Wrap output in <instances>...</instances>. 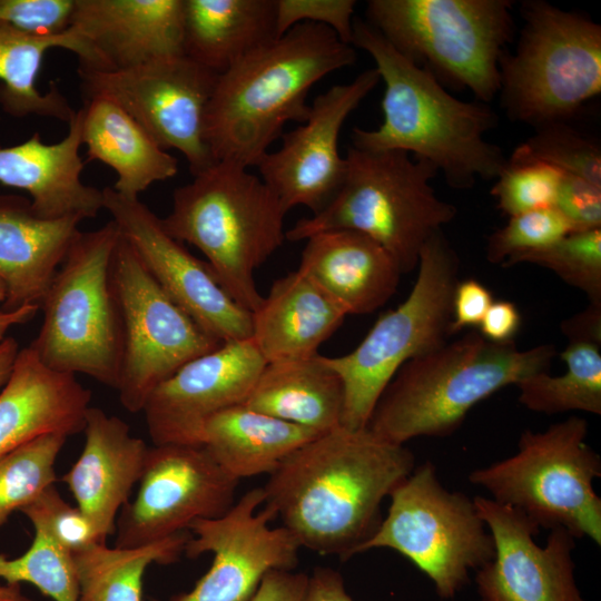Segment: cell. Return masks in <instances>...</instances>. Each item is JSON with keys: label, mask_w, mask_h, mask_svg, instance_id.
Instances as JSON below:
<instances>
[{"label": "cell", "mask_w": 601, "mask_h": 601, "mask_svg": "<svg viewBox=\"0 0 601 601\" xmlns=\"http://www.w3.org/2000/svg\"><path fill=\"white\" fill-rule=\"evenodd\" d=\"M415 467L413 453L367 427L322 433L268 475L264 505L300 548L346 561L381 523V505Z\"/></svg>", "instance_id": "6da1fadb"}, {"label": "cell", "mask_w": 601, "mask_h": 601, "mask_svg": "<svg viewBox=\"0 0 601 601\" xmlns=\"http://www.w3.org/2000/svg\"><path fill=\"white\" fill-rule=\"evenodd\" d=\"M351 45L372 57L385 86L382 124L375 129L354 127L353 147L412 152L431 162L457 189L471 188L476 178L494 179L501 174L508 158L485 139L497 125L489 104L463 101L449 93L361 18L353 20Z\"/></svg>", "instance_id": "7a4b0ae2"}, {"label": "cell", "mask_w": 601, "mask_h": 601, "mask_svg": "<svg viewBox=\"0 0 601 601\" xmlns=\"http://www.w3.org/2000/svg\"><path fill=\"white\" fill-rule=\"evenodd\" d=\"M356 61L355 48L323 24L299 23L218 75L205 138L216 161L257 166L289 121L304 122L309 89Z\"/></svg>", "instance_id": "3957f363"}, {"label": "cell", "mask_w": 601, "mask_h": 601, "mask_svg": "<svg viewBox=\"0 0 601 601\" xmlns=\"http://www.w3.org/2000/svg\"><path fill=\"white\" fill-rule=\"evenodd\" d=\"M555 347L526 351L514 341L494 343L480 333L414 357L394 375L371 415L367 428L398 445L421 436L453 434L469 411L508 385L549 372Z\"/></svg>", "instance_id": "277c9868"}, {"label": "cell", "mask_w": 601, "mask_h": 601, "mask_svg": "<svg viewBox=\"0 0 601 601\" xmlns=\"http://www.w3.org/2000/svg\"><path fill=\"white\" fill-rule=\"evenodd\" d=\"M287 211L248 168L218 160L173 193L164 229L199 249L219 285L253 313L262 303L254 274L284 243Z\"/></svg>", "instance_id": "5b68a950"}, {"label": "cell", "mask_w": 601, "mask_h": 601, "mask_svg": "<svg viewBox=\"0 0 601 601\" xmlns=\"http://www.w3.org/2000/svg\"><path fill=\"white\" fill-rule=\"evenodd\" d=\"M344 180L319 213L286 230L290 242L335 229L358 231L383 246L403 274L417 267L427 239L452 221L456 208L431 185L439 174L428 161L407 152L348 147Z\"/></svg>", "instance_id": "8992f818"}, {"label": "cell", "mask_w": 601, "mask_h": 601, "mask_svg": "<svg viewBox=\"0 0 601 601\" xmlns=\"http://www.w3.org/2000/svg\"><path fill=\"white\" fill-rule=\"evenodd\" d=\"M510 0H370L366 22L444 88L469 89L489 104L500 88V58L514 39Z\"/></svg>", "instance_id": "52a82bcc"}, {"label": "cell", "mask_w": 601, "mask_h": 601, "mask_svg": "<svg viewBox=\"0 0 601 601\" xmlns=\"http://www.w3.org/2000/svg\"><path fill=\"white\" fill-rule=\"evenodd\" d=\"M120 236L112 220L78 234L40 304L43 321L28 345L48 367L87 375L114 390L121 321L111 265Z\"/></svg>", "instance_id": "ba28073f"}, {"label": "cell", "mask_w": 601, "mask_h": 601, "mask_svg": "<svg viewBox=\"0 0 601 601\" xmlns=\"http://www.w3.org/2000/svg\"><path fill=\"white\" fill-rule=\"evenodd\" d=\"M520 11L515 51L499 63L502 107L535 128L566 122L601 92V26L544 0L523 1Z\"/></svg>", "instance_id": "9c48e42d"}, {"label": "cell", "mask_w": 601, "mask_h": 601, "mask_svg": "<svg viewBox=\"0 0 601 601\" xmlns=\"http://www.w3.org/2000/svg\"><path fill=\"white\" fill-rule=\"evenodd\" d=\"M587 435V421L577 416L543 432L525 430L515 454L471 471L469 481L536 528H561L600 546L601 499L593 481L601 476V457Z\"/></svg>", "instance_id": "30bf717a"}, {"label": "cell", "mask_w": 601, "mask_h": 601, "mask_svg": "<svg viewBox=\"0 0 601 601\" xmlns=\"http://www.w3.org/2000/svg\"><path fill=\"white\" fill-rule=\"evenodd\" d=\"M459 258L442 230L424 244L413 288L396 308L382 315L352 352L325 363L344 387L342 426L367 427L384 390L410 359L446 342Z\"/></svg>", "instance_id": "8fae6325"}, {"label": "cell", "mask_w": 601, "mask_h": 601, "mask_svg": "<svg viewBox=\"0 0 601 601\" xmlns=\"http://www.w3.org/2000/svg\"><path fill=\"white\" fill-rule=\"evenodd\" d=\"M387 513L357 550L391 549L414 563L443 600L453 599L495 554L473 497L449 491L426 460L392 491Z\"/></svg>", "instance_id": "7c38bea8"}, {"label": "cell", "mask_w": 601, "mask_h": 601, "mask_svg": "<svg viewBox=\"0 0 601 601\" xmlns=\"http://www.w3.org/2000/svg\"><path fill=\"white\" fill-rule=\"evenodd\" d=\"M111 282L121 321L116 391L124 408L138 413L161 383L223 342L165 294L122 236L114 254Z\"/></svg>", "instance_id": "4fadbf2b"}, {"label": "cell", "mask_w": 601, "mask_h": 601, "mask_svg": "<svg viewBox=\"0 0 601 601\" xmlns=\"http://www.w3.org/2000/svg\"><path fill=\"white\" fill-rule=\"evenodd\" d=\"M85 98L101 96L126 110L165 150L184 155L196 176L214 159L205 138L218 75L186 56L119 71L78 70Z\"/></svg>", "instance_id": "5bb4252c"}, {"label": "cell", "mask_w": 601, "mask_h": 601, "mask_svg": "<svg viewBox=\"0 0 601 601\" xmlns=\"http://www.w3.org/2000/svg\"><path fill=\"white\" fill-rule=\"evenodd\" d=\"M136 496L120 511L115 546L137 548L188 531L199 519L225 514L238 480L204 445L149 446Z\"/></svg>", "instance_id": "9a60e30c"}, {"label": "cell", "mask_w": 601, "mask_h": 601, "mask_svg": "<svg viewBox=\"0 0 601 601\" xmlns=\"http://www.w3.org/2000/svg\"><path fill=\"white\" fill-rule=\"evenodd\" d=\"M264 499L263 487H254L225 514L190 524L184 553H211L213 562L190 591L168 601H247L267 572L296 566L300 546L284 526L270 525L276 515Z\"/></svg>", "instance_id": "2e32d148"}, {"label": "cell", "mask_w": 601, "mask_h": 601, "mask_svg": "<svg viewBox=\"0 0 601 601\" xmlns=\"http://www.w3.org/2000/svg\"><path fill=\"white\" fill-rule=\"evenodd\" d=\"M104 209L165 294L220 342L252 337V313L219 285L205 260L164 229L160 217L136 197L102 189Z\"/></svg>", "instance_id": "e0dca14e"}, {"label": "cell", "mask_w": 601, "mask_h": 601, "mask_svg": "<svg viewBox=\"0 0 601 601\" xmlns=\"http://www.w3.org/2000/svg\"><path fill=\"white\" fill-rule=\"evenodd\" d=\"M378 82L373 68L348 83L332 86L314 99L300 126L282 135V146L260 159V178L286 211L304 206L314 215L333 199L346 171L338 149L342 127Z\"/></svg>", "instance_id": "ac0fdd59"}, {"label": "cell", "mask_w": 601, "mask_h": 601, "mask_svg": "<svg viewBox=\"0 0 601 601\" xmlns=\"http://www.w3.org/2000/svg\"><path fill=\"white\" fill-rule=\"evenodd\" d=\"M473 499L495 546L494 558L475 571L480 601H585L574 578L575 539L568 531L550 530L540 546V529L519 510Z\"/></svg>", "instance_id": "d6986e66"}, {"label": "cell", "mask_w": 601, "mask_h": 601, "mask_svg": "<svg viewBox=\"0 0 601 601\" xmlns=\"http://www.w3.org/2000/svg\"><path fill=\"white\" fill-rule=\"evenodd\" d=\"M266 363L250 337L223 342L185 364L141 411L152 445H201L206 422L243 404Z\"/></svg>", "instance_id": "ffe728a7"}, {"label": "cell", "mask_w": 601, "mask_h": 601, "mask_svg": "<svg viewBox=\"0 0 601 601\" xmlns=\"http://www.w3.org/2000/svg\"><path fill=\"white\" fill-rule=\"evenodd\" d=\"M70 29L89 51L78 70L119 71L185 56L184 0H76Z\"/></svg>", "instance_id": "44dd1931"}, {"label": "cell", "mask_w": 601, "mask_h": 601, "mask_svg": "<svg viewBox=\"0 0 601 601\" xmlns=\"http://www.w3.org/2000/svg\"><path fill=\"white\" fill-rule=\"evenodd\" d=\"M82 432L81 453L61 481L107 540L141 477L149 446L125 421L99 407H89Z\"/></svg>", "instance_id": "7402d4cb"}, {"label": "cell", "mask_w": 601, "mask_h": 601, "mask_svg": "<svg viewBox=\"0 0 601 601\" xmlns=\"http://www.w3.org/2000/svg\"><path fill=\"white\" fill-rule=\"evenodd\" d=\"M68 125V134L55 144L35 132L21 144L0 146V184L28 193L32 209L43 218H95L104 209V194L81 180V109Z\"/></svg>", "instance_id": "603a6c76"}, {"label": "cell", "mask_w": 601, "mask_h": 601, "mask_svg": "<svg viewBox=\"0 0 601 601\" xmlns=\"http://www.w3.org/2000/svg\"><path fill=\"white\" fill-rule=\"evenodd\" d=\"M91 393L75 375L57 372L26 346L0 390V457L45 434L82 432Z\"/></svg>", "instance_id": "cb8c5ba5"}, {"label": "cell", "mask_w": 601, "mask_h": 601, "mask_svg": "<svg viewBox=\"0 0 601 601\" xmlns=\"http://www.w3.org/2000/svg\"><path fill=\"white\" fill-rule=\"evenodd\" d=\"M78 217L43 218L30 200L0 196V279L7 289L2 309L40 304L80 233Z\"/></svg>", "instance_id": "d4e9b609"}, {"label": "cell", "mask_w": 601, "mask_h": 601, "mask_svg": "<svg viewBox=\"0 0 601 601\" xmlns=\"http://www.w3.org/2000/svg\"><path fill=\"white\" fill-rule=\"evenodd\" d=\"M343 311L368 314L396 292L403 274L377 242L354 230L335 229L306 239L298 268Z\"/></svg>", "instance_id": "484cf974"}, {"label": "cell", "mask_w": 601, "mask_h": 601, "mask_svg": "<svg viewBox=\"0 0 601 601\" xmlns=\"http://www.w3.org/2000/svg\"><path fill=\"white\" fill-rule=\"evenodd\" d=\"M347 314L299 269L276 279L252 313V339L267 363L303 359L343 324Z\"/></svg>", "instance_id": "4316f807"}, {"label": "cell", "mask_w": 601, "mask_h": 601, "mask_svg": "<svg viewBox=\"0 0 601 601\" xmlns=\"http://www.w3.org/2000/svg\"><path fill=\"white\" fill-rule=\"evenodd\" d=\"M82 110V144L89 160L117 174V193L136 197L155 183L173 178L178 161L119 105L109 98H87Z\"/></svg>", "instance_id": "83f0119b"}, {"label": "cell", "mask_w": 601, "mask_h": 601, "mask_svg": "<svg viewBox=\"0 0 601 601\" xmlns=\"http://www.w3.org/2000/svg\"><path fill=\"white\" fill-rule=\"evenodd\" d=\"M275 39L276 0H184V55L217 75Z\"/></svg>", "instance_id": "f1b7e54d"}, {"label": "cell", "mask_w": 601, "mask_h": 601, "mask_svg": "<svg viewBox=\"0 0 601 601\" xmlns=\"http://www.w3.org/2000/svg\"><path fill=\"white\" fill-rule=\"evenodd\" d=\"M244 405L325 433L342 425L344 387L323 355L266 363Z\"/></svg>", "instance_id": "f546056e"}, {"label": "cell", "mask_w": 601, "mask_h": 601, "mask_svg": "<svg viewBox=\"0 0 601 601\" xmlns=\"http://www.w3.org/2000/svg\"><path fill=\"white\" fill-rule=\"evenodd\" d=\"M319 434L239 404L206 422L201 445L224 471L240 481L269 475L292 452Z\"/></svg>", "instance_id": "4dcf8cb0"}, {"label": "cell", "mask_w": 601, "mask_h": 601, "mask_svg": "<svg viewBox=\"0 0 601 601\" xmlns=\"http://www.w3.org/2000/svg\"><path fill=\"white\" fill-rule=\"evenodd\" d=\"M52 48L73 52L79 65L88 61L83 40L72 30L56 37H35L0 22V106L12 116L37 115L69 121L76 111L56 83L42 93L37 88L43 57Z\"/></svg>", "instance_id": "1f68e13d"}, {"label": "cell", "mask_w": 601, "mask_h": 601, "mask_svg": "<svg viewBox=\"0 0 601 601\" xmlns=\"http://www.w3.org/2000/svg\"><path fill=\"white\" fill-rule=\"evenodd\" d=\"M189 538L186 531L137 548L98 542L73 554L79 580L78 601H142L148 566L179 560Z\"/></svg>", "instance_id": "d6a6232c"}, {"label": "cell", "mask_w": 601, "mask_h": 601, "mask_svg": "<svg viewBox=\"0 0 601 601\" xmlns=\"http://www.w3.org/2000/svg\"><path fill=\"white\" fill-rule=\"evenodd\" d=\"M566 365L562 375L541 372L516 384L519 402L533 412L556 414L582 411L601 414L600 344L569 342L561 353Z\"/></svg>", "instance_id": "836d02e7"}, {"label": "cell", "mask_w": 601, "mask_h": 601, "mask_svg": "<svg viewBox=\"0 0 601 601\" xmlns=\"http://www.w3.org/2000/svg\"><path fill=\"white\" fill-rule=\"evenodd\" d=\"M68 437L45 434L0 457V528L56 484V462Z\"/></svg>", "instance_id": "e575fe53"}, {"label": "cell", "mask_w": 601, "mask_h": 601, "mask_svg": "<svg viewBox=\"0 0 601 601\" xmlns=\"http://www.w3.org/2000/svg\"><path fill=\"white\" fill-rule=\"evenodd\" d=\"M0 581L29 583L53 601H78L79 580L73 554L42 532L19 556L0 553Z\"/></svg>", "instance_id": "d590c367"}, {"label": "cell", "mask_w": 601, "mask_h": 601, "mask_svg": "<svg viewBox=\"0 0 601 601\" xmlns=\"http://www.w3.org/2000/svg\"><path fill=\"white\" fill-rule=\"evenodd\" d=\"M535 134L515 147L511 159L538 160L563 174L578 176L601 186V149L566 122L535 128Z\"/></svg>", "instance_id": "8d00e7d4"}, {"label": "cell", "mask_w": 601, "mask_h": 601, "mask_svg": "<svg viewBox=\"0 0 601 601\" xmlns=\"http://www.w3.org/2000/svg\"><path fill=\"white\" fill-rule=\"evenodd\" d=\"M530 263L552 270L563 282L601 304V228L572 231L554 244L519 257L513 265Z\"/></svg>", "instance_id": "74e56055"}, {"label": "cell", "mask_w": 601, "mask_h": 601, "mask_svg": "<svg viewBox=\"0 0 601 601\" xmlns=\"http://www.w3.org/2000/svg\"><path fill=\"white\" fill-rule=\"evenodd\" d=\"M563 173L538 160L508 158L491 188L497 208L509 217L554 207Z\"/></svg>", "instance_id": "f35d334b"}, {"label": "cell", "mask_w": 601, "mask_h": 601, "mask_svg": "<svg viewBox=\"0 0 601 601\" xmlns=\"http://www.w3.org/2000/svg\"><path fill=\"white\" fill-rule=\"evenodd\" d=\"M569 233V223L555 207L511 216L505 226L487 238L486 258L510 267L519 257L543 249Z\"/></svg>", "instance_id": "ab89813d"}, {"label": "cell", "mask_w": 601, "mask_h": 601, "mask_svg": "<svg viewBox=\"0 0 601 601\" xmlns=\"http://www.w3.org/2000/svg\"><path fill=\"white\" fill-rule=\"evenodd\" d=\"M33 526L67 551L76 554L95 543L106 542L91 520L70 505L55 485L20 510Z\"/></svg>", "instance_id": "60d3db41"}, {"label": "cell", "mask_w": 601, "mask_h": 601, "mask_svg": "<svg viewBox=\"0 0 601 601\" xmlns=\"http://www.w3.org/2000/svg\"><path fill=\"white\" fill-rule=\"evenodd\" d=\"M355 7L354 0H276L277 38L299 23L309 22L326 26L351 45Z\"/></svg>", "instance_id": "b9f144b4"}, {"label": "cell", "mask_w": 601, "mask_h": 601, "mask_svg": "<svg viewBox=\"0 0 601 601\" xmlns=\"http://www.w3.org/2000/svg\"><path fill=\"white\" fill-rule=\"evenodd\" d=\"M76 0H0V22L35 37L70 29Z\"/></svg>", "instance_id": "7bdbcfd3"}, {"label": "cell", "mask_w": 601, "mask_h": 601, "mask_svg": "<svg viewBox=\"0 0 601 601\" xmlns=\"http://www.w3.org/2000/svg\"><path fill=\"white\" fill-rule=\"evenodd\" d=\"M554 207L572 231L601 228V186L563 174Z\"/></svg>", "instance_id": "ee69618b"}, {"label": "cell", "mask_w": 601, "mask_h": 601, "mask_svg": "<svg viewBox=\"0 0 601 601\" xmlns=\"http://www.w3.org/2000/svg\"><path fill=\"white\" fill-rule=\"evenodd\" d=\"M492 303V294L482 283L473 278L457 282L452 297L451 335L480 325Z\"/></svg>", "instance_id": "f6af8a7d"}, {"label": "cell", "mask_w": 601, "mask_h": 601, "mask_svg": "<svg viewBox=\"0 0 601 601\" xmlns=\"http://www.w3.org/2000/svg\"><path fill=\"white\" fill-rule=\"evenodd\" d=\"M308 575L293 570H272L247 601H307Z\"/></svg>", "instance_id": "bcb514c9"}, {"label": "cell", "mask_w": 601, "mask_h": 601, "mask_svg": "<svg viewBox=\"0 0 601 601\" xmlns=\"http://www.w3.org/2000/svg\"><path fill=\"white\" fill-rule=\"evenodd\" d=\"M521 315L518 307L508 300L491 304L480 323V334L490 342H512L519 331Z\"/></svg>", "instance_id": "7dc6e473"}, {"label": "cell", "mask_w": 601, "mask_h": 601, "mask_svg": "<svg viewBox=\"0 0 601 601\" xmlns=\"http://www.w3.org/2000/svg\"><path fill=\"white\" fill-rule=\"evenodd\" d=\"M307 601H355L347 593L343 577L331 568H316L308 575Z\"/></svg>", "instance_id": "c3c4849f"}, {"label": "cell", "mask_w": 601, "mask_h": 601, "mask_svg": "<svg viewBox=\"0 0 601 601\" xmlns=\"http://www.w3.org/2000/svg\"><path fill=\"white\" fill-rule=\"evenodd\" d=\"M561 329L569 342L581 341L601 345V304L590 303L583 312L564 321Z\"/></svg>", "instance_id": "681fc988"}, {"label": "cell", "mask_w": 601, "mask_h": 601, "mask_svg": "<svg viewBox=\"0 0 601 601\" xmlns=\"http://www.w3.org/2000/svg\"><path fill=\"white\" fill-rule=\"evenodd\" d=\"M38 311L37 306H23L12 311L0 309V341L7 336L11 328L31 321Z\"/></svg>", "instance_id": "f907efd6"}, {"label": "cell", "mask_w": 601, "mask_h": 601, "mask_svg": "<svg viewBox=\"0 0 601 601\" xmlns=\"http://www.w3.org/2000/svg\"><path fill=\"white\" fill-rule=\"evenodd\" d=\"M19 349L17 339L11 336L0 341V390L11 373Z\"/></svg>", "instance_id": "816d5d0a"}, {"label": "cell", "mask_w": 601, "mask_h": 601, "mask_svg": "<svg viewBox=\"0 0 601 601\" xmlns=\"http://www.w3.org/2000/svg\"><path fill=\"white\" fill-rule=\"evenodd\" d=\"M0 601H33L27 597L20 584H11L0 581Z\"/></svg>", "instance_id": "f5cc1de1"}, {"label": "cell", "mask_w": 601, "mask_h": 601, "mask_svg": "<svg viewBox=\"0 0 601 601\" xmlns=\"http://www.w3.org/2000/svg\"><path fill=\"white\" fill-rule=\"evenodd\" d=\"M7 299V289L3 282L0 279V309H2Z\"/></svg>", "instance_id": "db71d44e"}]
</instances>
